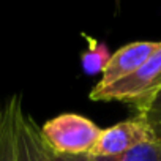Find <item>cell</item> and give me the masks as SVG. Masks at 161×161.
Wrapping results in <instances>:
<instances>
[{
  "mask_svg": "<svg viewBox=\"0 0 161 161\" xmlns=\"http://www.w3.org/2000/svg\"><path fill=\"white\" fill-rule=\"evenodd\" d=\"M40 131L46 144L57 153L90 156L103 130L84 115L66 112L47 120Z\"/></svg>",
  "mask_w": 161,
  "mask_h": 161,
  "instance_id": "cell-1",
  "label": "cell"
},
{
  "mask_svg": "<svg viewBox=\"0 0 161 161\" xmlns=\"http://www.w3.org/2000/svg\"><path fill=\"white\" fill-rule=\"evenodd\" d=\"M7 109L13 125L14 161H92L90 156H71L52 150L43 139L38 125L24 109L19 95L8 100Z\"/></svg>",
  "mask_w": 161,
  "mask_h": 161,
  "instance_id": "cell-2",
  "label": "cell"
},
{
  "mask_svg": "<svg viewBox=\"0 0 161 161\" xmlns=\"http://www.w3.org/2000/svg\"><path fill=\"white\" fill-rule=\"evenodd\" d=\"M161 90V44L134 73L106 87H93L92 101H123L136 108Z\"/></svg>",
  "mask_w": 161,
  "mask_h": 161,
  "instance_id": "cell-3",
  "label": "cell"
},
{
  "mask_svg": "<svg viewBox=\"0 0 161 161\" xmlns=\"http://www.w3.org/2000/svg\"><path fill=\"white\" fill-rule=\"evenodd\" d=\"M156 141L152 128L141 119L134 117L120 123H115L101 131L100 139L90 155V158H112L119 156L141 144Z\"/></svg>",
  "mask_w": 161,
  "mask_h": 161,
  "instance_id": "cell-4",
  "label": "cell"
},
{
  "mask_svg": "<svg viewBox=\"0 0 161 161\" xmlns=\"http://www.w3.org/2000/svg\"><path fill=\"white\" fill-rule=\"evenodd\" d=\"M159 44L161 41H136L115 51L111 55L106 68L103 69L101 79L97 84V87L111 86L134 73L142 63H145L153 55V52L159 47Z\"/></svg>",
  "mask_w": 161,
  "mask_h": 161,
  "instance_id": "cell-5",
  "label": "cell"
},
{
  "mask_svg": "<svg viewBox=\"0 0 161 161\" xmlns=\"http://www.w3.org/2000/svg\"><path fill=\"white\" fill-rule=\"evenodd\" d=\"M86 40H87V49L80 55V63H82L84 73L90 76L103 73L111 58L109 49L106 47V44L100 43L93 36H86Z\"/></svg>",
  "mask_w": 161,
  "mask_h": 161,
  "instance_id": "cell-6",
  "label": "cell"
},
{
  "mask_svg": "<svg viewBox=\"0 0 161 161\" xmlns=\"http://www.w3.org/2000/svg\"><path fill=\"white\" fill-rule=\"evenodd\" d=\"M92 161H161V141H150L119 156L92 158Z\"/></svg>",
  "mask_w": 161,
  "mask_h": 161,
  "instance_id": "cell-7",
  "label": "cell"
},
{
  "mask_svg": "<svg viewBox=\"0 0 161 161\" xmlns=\"http://www.w3.org/2000/svg\"><path fill=\"white\" fill-rule=\"evenodd\" d=\"M137 117H141L153 131L156 141H161V90H158L152 98L136 108Z\"/></svg>",
  "mask_w": 161,
  "mask_h": 161,
  "instance_id": "cell-8",
  "label": "cell"
},
{
  "mask_svg": "<svg viewBox=\"0 0 161 161\" xmlns=\"http://www.w3.org/2000/svg\"><path fill=\"white\" fill-rule=\"evenodd\" d=\"M0 161H14L13 150V125L10 111L5 108L0 123Z\"/></svg>",
  "mask_w": 161,
  "mask_h": 161,
  "instance_id": "cell-9",
  "label": "cell"
},
{
  "mask_svg": "<svg viewBox=\"0 0 161 161\" xmlns=\"http://www.w3.org/2000/svg\"><path fill=\"white\" fill-rule=\"evenodd\" d=\"M0 123H2V114H0Z\"/></svg>",
  "mask_w": 161,
  "mask_h": 161,
  "instance_id": "cell-10",
  "label": "cell"
}]
</instances>
